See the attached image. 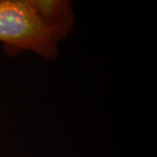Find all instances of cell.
Returning <instances> with one entry per match:
<instances>
[{
    "mask_svg": "<svg viewBox=\"0 0 157 157\" xmlns=\"http://www.w3.org/2000/svg\"><path fill=\"white\" fill-rule=\"evenodd\" d=\"M64 38L45 21L35 0H0V42L14 57L25 50L55 59Z\"/></svg>",
    "mask_w": 157,
    "mask_h": 157,
    "instance_id": "obj_1",
    "label": "cell"
}]
</instances>
